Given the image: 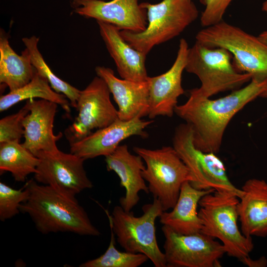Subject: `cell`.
<instances>
[{
  "mask_svg": "<svg viewBox=\"0 0 267 267\" xmlns=\"http://www.w3.org/2000/svg\"><path fill=\"white\" fill-rule=\"evenodd\" d=\"M267 88V80L252 79L247 86L216 99L201 96L191 89L188 100L178 105L175 113L192 128L197 148L217 154L232 118Z\"/></svg>",
  "mask_w": 267,
  "mask_h": 267,
  "instance_id": "6da1fadb",
  "label": "cell"
},
{
  "mask_svg": "<svg viewBox=\"0 0 267 267\" xmlns=\"http://www.w3.org/2000/svg\"><path fill=\"white\" fill-rule=\"evenodd\" d=\"M25 186L29 195L21 205L20 212L29 216L42 234L68 232L80 235H100L77 199L68 198L35 179L30 180Z\"/></svg>",
  "mask_w": 267,
  "mask_h": 267,
  "instance_id": "7a4b0ae2",
  "label": "cell"
},
{
  "mask_svg": "<svg viewBox=\"0 0 267 267\" xmlns=\"http://www.w3.org/2000/svg\"><path fill=\"white\" fill-rule=\"evenodd\" d=\"M239 199L231 190H215L203 196L199 202L201 232L219 239L228 256L240 261L249 256L254 248L252 237L244 235L237 222Z\"/></svg>",
  "mask_w": 267,
  "mask_h": 267,
  "instance_id": "3957f363",
  "label": "cell"
},
{
  "mask_svg": "<svg viewBox=\"0 0 267 267\" xmlns=\"http://www.w3.org/2000/svg\"><path fill=\"white\" fill-rule=\"evenodd\" d=\"M140 5L147 11L146 29L139 33L121 30V34L133 47L146 55L155 46L179 35L199 15L192 0H163Z\"/></svg>",
  "mask_w": 267,
  "mask_h": 267,
  "instance_id": "277c9868",
  "label": "cell"
},
{
  "mask_svg": "<svg viewBox=\"0 0 267 267\" xmlns=\"http://www.w3.org/2000/svg\"><path fill=\"white\" fill-rule=\"evenodd\" d=\"M232 56L222 47H210L198 42L189 47L185 70L195 75L201 82L192 89L196 94L210 98L220 92L234 90L250 82L252 76L235 68Z\"/></svg>",
  "mask_w": 267,
  "mask_h": 267,
  "instance_id": "5b68a950",
  "label": "cell"
},
{
  "mask_svg": "<svg viewBox=\"0 0 267 267\" xmlns=\"http://www.w3.org/2000/svg\"><path fill=\"white\" fill-rule=\"evenodd\" d=\"M195 39L208 47L228 50L238 71L250 74L252 79L267 80V45L258 37L222 20L200 30Z\"/></svg>",
  "mask_w": 267,
  "mask_h": 267,
  "instance_id": "8992f818",
  "label": "cell"
},
{
  "mask_svg": "<svg viewBox=\"0 0 267 267\" xmlns=\"http://www.w3.org/2000/svg\"><path fill=\"white\" fill-rule=\"evenodd\" d=\"M143 214L135 217L132 211L115 206L111 215L106 211L110 227L125 251L146 255L155 267H166L164 253L160 249L156 236L155 222L164 211L160 201L154 198L152 203L144 205Z\"/></svg>",
  "mask_w": 267,
  "mask_h": 267,
  "instance_id": "52a82bcc",
  "label": "cell"
},
{
  "mask_svg": "<svg viewBox=\"0 0 267 267\" xmlns=\"http://www.w3.org/2000/svg\"><path fill=\"white\" fill-rule=\"evenodd\" d=\"M133 150L145 163L142 176L148 183L149 193L160 201L164 211L172 209L182 184L192 180L188 168L173 146L156 149L134 147Z\"/></svg>",
  "mask_w": 267,
  "mask_h": 267,
  "instance_id": "ba28073f",
  "label": "cell"
},
{
  "mask_svg": "<svg viewBox=\"0 0 267 267\" xmlns=\"http://www.w3.org/2000/svg\"><path fill=\"white\" fill-rule=\"evenodd\" d=\"M173 147L188 168L192 180L189 183L199 190H228L239 198L242 193L229 180L222 161L213 152L197 148L193 141V132L186 123L177 127L173 138Z\"/></svg>",
  "mask_w": 267,
  "mask_h": 267,
  "instance_id": "9c48e42d",
  "label": "cell"
},
{
  "mask_svg": "<svg viewBox=\"0 0 267 267\" xmlns=\"http://www.w3.org/2000/svg\"><path fill=\"white\" fill-rule=\"evenodd\" d=\"M39 163L34 179L49 185L71 199L84 190L93 187L84 167L85 160L72 153L40 151L36 155Z\"/></svg>",
  "mask_w": 267,
  "mask_h": 267,
  "instance_id": "30bf717a",
  "label": "cell"
},
{
  "mask_svg": "<svg viewBox=\"0 0 267 267\" xmlns=\"http://www.w3.org/2000/svg\"><path fill=\"white\" fill-rule=\"evenodd\" d=\"M164 254L169 267H219L226 253L222 243L201 232L184 235L163 225Z\"/></svg>",
  "mask_w": 267,
  "mask_h": 267,
  "instance_id": "8fae6325",
  "label": "cell"
},
{
  "mask_svg": "<svg viewBox=\"0 0 267 267\" xmlns=\"http://www.w3.org/2000/svg\"><path fill=\"white\" fill-rule=\"evenodd\" d=\"M110 93L106 83L97 76L81 90L75 108L78 115L65 132L69 142L81 139L93 130L106 127L119 118Z\"/></svg>",
  "mask_w": 267,
  "mask_h": 267,
  "instance_id": "7c38bea8",
  "label": "cell"
},
{
  "mask_svg": "<svg viewBox=\"0 0 267 267\" xmlns=\"http://www.w3.org/2000/svg\"><path fill=\"white\" fill-rule=\"evenodd\" d=\"M140 0H70L73 11L85 18L110 23L120 30L144 31L148 24L146 10Z\"/></svg>",
  "mask_w": 267,
  "mask_h": 267,
  "instance_id": "4fadbf2b",
  "label": "cell"
},
{
  "mask_svg": "<svg viewBox=\"0 0 267 267\" xmlns=\"http://www.w3.org/2000/svg\"><path fill=\"white\" fill-rule=\"evenodd\" d=\"M154 121L135 118L129 121L119 118L109 126L96 130L84 138L70 142V152L85 160L113 153L123 140L134 135L146 138L145 129Z\"/></svg>",
  "mask_w": 267,
  "mask_h": 267,
  "instance_id": "5bb4252c",
  "label": "cell"
},
{
  "mask_svg": "<svg viewBox=\"0 0 267 267\" xmlns=\"http://www.w3.org/2000/svg\"><path fill=\"white\" fill-rule=\"evenodd\" d=\"M189 47L187 41L181 39L174 63L165 73L148 77L149 111L153 119L159 116L171 117L178 105V99L183 94L182 75L185 70Z\"/></svg>",
  "mask_w": 267,
  "mask_h": 267,
  "instance_id": "9a60e30c",
  "label": "cell"
},
{
  "mask_svg": "<svg viewBox=\"0 0 267 267\" xmlns=\"http://www.w3.org/2000/svg\"><path fill=\"white\" fill-rule=\"evenodd\" d=\"M26 102L30 111L23 121L24 140L22 144L35 155L40 151L57 152L56 142L62 136V134L56 135L53 133L58 104L43 99H29Z\"/></svg>",
  "mask_w": 267,
  "mask_h": 267,
  "instance_id": "2e32d148",
  "label": "cell"
},
{
  "mask_svg": "<svg viewBox=\"0 0 267 267\" xmlns=\"http://www.w3.org/2000/svg\"><path fill=\"white\" fill-rule=\"evenodd\" d=\"M95 71L112 94L118 106L119 119L129 121L148 116L149 96L147 80L135 82L120 79L111 68L104 66H96Z\"/></svg>",
  "mask_w": 267,
  "mask_h": 267,
  "instance_id": "e0dca14e",
  "label": "cell"
},
{
  "mask_svg": "<svg viewBox=\"0 0 267 267\" xmlns=\"http://www.w3.org/2000/svg\"><path fill=\"white\" fill-rule=\"evenodd\" d=\"M105 157L107 170L114 171L118 176L121 186L125 189V196L119 200L120 206L126 211H131L139 202L140 191L149 193L142 176L145 168L144 161L139 155L131 154L126 144L119 145Z\"/></svg>",
  "mask_w": 267,
  "mask_h": 267,
  "instance_id": "ac0fdd59",
  "label": "cell"
},
{
  "mask_svg": "<svg viewBox=\"0 0 267 267\" xmlns=\"http://www.w3.org/2000/svg\"><path fill=\"white\" fill-rule=\"evenodd\" d=\"M97 23L100 36L122 79L146 81L149 77L145 66L146 55L128 44L116 26L101 21Z\"/></svg>",
  "mask_w": 267,
  "mask_h": 267,
  "instance_id": "d6986e66",
  "label": "cell"
},
{
  "mask_svg": "<svg viewBox=\"0 0 267 267\" xmlns=\"http://www.w3.org/2000/svg\"><path fill=\"white\" fill-rule=\"evenodd\" d=\"M237 205L242 233L247 237L267 236V182L250 178L243 185Z\"/></svg>",
  "mask_w": 267,
  "mask_h": 267,
  "instance_id": "ffe728a7",
  "label": "cell"
},
{
  "mask_svg": "<svg viewBox=\"0 0 267 267\" xmlns=\"http://www.w3.org/2000/svg\"><path fill=\"white\" fill-rule=\"evenodd\" d=\"M214 190L197 189L188 181H185L172 211H163L160 216V223L178 234L188 235L200 232L202 225L197 210L199 202L203 196Z\"/></svg>",
  "mask_w": 267,
  "mask_h": 267,
  "instance_id": "44dd1931",
  "label": "cell"
},
{
  "mask_svg": "<svg viewBox=\"0 0 267 267\" xmlns=\"http://www.w3.org/2000/svg\"><path fill=\"white\" fill-rule=\"evenodd\" d=\"M35 69L31 62L28 50L17 54L11 47L3 31L0 36V83L8 87L10 91L17 89L33 78Z\"/></svg>",
  "mask_w": 267,
  "mask_h": 267,
  "instance_id": "7402d4cb",
  "label": "cell"
},
{
  "mask_svg": "<svg viewBox=\"0 0 267 267\" xmlns=\"http://www.w3.org/2000/svg\"><path fill=\"white\" fill-rule=\"evenodd\" d=\"M40 98L57 103L67 113L71 112V104L63 94L57 92L50 86L47 80L35 69L32 80L24 86L10 91L0 98V111L3 112L24 100Z\"/></svg>",
  "mask_w": 267,
  "mask_h": 267,
  "instance_id": "603a6c76",
  "label": "cell"
},
{
  "mask_svg": "<svg viewBox=\"0 0 267 267\" xmlns=\"http://www.w3.org/2000/svg\"><path fill=\"white\" fill-rule=\"evenodd\" d=\"M39 159L18 142L0 143V172H10L17 182H25L35 174Z\"/></svg>",
  "mask_w": 267,
  "mask_h": 267,
  "instance_id": "cb8c5ba5",
  "label": "cell"
},
{
  "mask_svg": "<svg viewBox=\"0 0 267 267\" xmlns=\"http://www.w3.org/2000/svg\"><path fill=\"white\" fill-rule=\"evenodd\" d=\"M22 41L28 50L32 64L37 72L47 80L55 91L67 97L71 107L76 108L81 90L59 78L51 71L38 48L39 38L33 36L23 38Z\"/></svg>",
  "mask_w": 267,
  "mask_h": 267,
  "instance_id": "d4e9b609",
  "label": "cell"
},
{
  "mask_svg": "<svg viewBox=\"0 0 267 267\" xmlns=\"http://www.w3.org/2000/svg\"><path fill=\"white\" fill-rule=\"evenodd\" d=\"M110 230V243L104 254L82 263L80 267H138L148 261L144 254L118 250L115 246V234L112 228Z\"/></svg>",
  "mask_w": 267,
  "mask_h": 267,
  "instance_id": "484cf974",
  "label": "cell"
},
{
  "mask_svg": "<svg viewBox=\"0 0 267 267\" xmlns=\"http://www.w3.org/2000/svg\"><path fill=\"white\" fill-rule=\"evenodd\" d=\"M29 195L28 189H16L2 182H0V220L10 219L20 212L21 205Z\"/></svg>",
  "mask_w": 267,
  "mask_h": 267,
  "instance_id": "4316f807",
  "label": "cell"
},
{
  "mask_svg": "<svg viewBox=\"0 0 267 267\" xmlns=\"http://www.w3.org/2000/svg\"><path fill=\"white\" fill-rule=\"evenodd\" d=\"M26 102L16 113L6 116L0 120V143L6 142H18L24 136L23 121L29 112Z\"/></svg>",
  "mask_w": 267,
  "mask_h": 267,
  "instance_id": "83f0119b",
  "label": "cell"
},
{
  "mask_svg": "<svg viewBox=\"0 0 267 267\" xmlns=\"http://www.w3.org/2000/svg\"><path fill=\"white\" fill-rule=\"evenodd\" d=\"M233 0H200L205 8L200 17L203 27L216 24L223 20L225 11Z\"/></svg>",
  "mask_w": 267,
  "mask_h": 267,
  "instance_id": "f1b7e54d",
  "label": "cell"
},
{
  "mask_svg": "<svg viewBox=\"0 0 267 267\" xmlns=\"http://www.w3.org/2000/svg\"><path fill=\"white\" fill-rule=\"evenodd\" d=\"M244 265L250 267H263L267 265V260L265 257H261L258 260H252L249 256L240 261Z\"/></svg>",
  "mask_w": 267,
  "mask_h": 267,
  "instance_id": "f546056e",
  "label": "cell"
},
{
  "mask_svg": "<svg viewBox=\"0 0 267 267\" xmlns=\"http://www.w3.org/2000/svg\"><path fill=\"white\" fill-rule=\"evenodd\" d=\"M258 38L261 41L267 45V30L261 33Z\"/></svg>",
  "mask_w": 267,
  "mask_h": 267,
  "instance_id": "4dcf8cb0",
  "label": "cell"
},
{
  "mask_svg": "<svg viewBox=\"0 0 267 267\" xmlns=\"http://www.w3.org/2000/svg\"><path fill=\"white\" fill-rule=\"evenodd\" d=\"M262 10L265 12L267 15V0H265L263 3Z\"/></svg>",
  "mask_w": 267,
  "mask_h": 267,
  "instance_id": "1f68e13d",
  "label": "cell"
},
{
  "mask_svg": "<svg viewBox=\"0 0 267 267\" xmlns=\"http://www.w3.org/2000/svg\"><path fill=\"white\" fill-rule=\"evenodd\" d=\"M260 97L267 98V88L261 94Z\"/></svg>",
  "mask_w": 267,
  "mask_h": 267,
  "instance_id": "d6a6232c",
  "label": "cell"
},
{
  "mask_svg": "<svg viewBox=\"0 0 267 267\" xmlns=\"http://www.w3.org/2000/svg\"></svg>",
  "mask_w": 267,
  "mask_h": 267,
  "instance_id": "836d02e7",
  "label": "cell"
}]
</instances>
